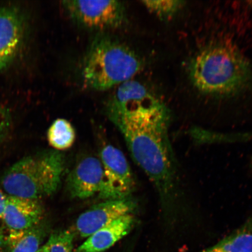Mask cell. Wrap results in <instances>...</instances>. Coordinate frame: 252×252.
Returning <instances> with one entry per match:
<instances>
[{"label":"cell","mask_w":252,"mask_h":252,"mask_svg":"<svg viewBox=\"0 0 252 252\" xmlns=\"http://www.w3.org/2000/svg\"><path fill=\"white\" fill-rule=\"evenodd\" d=\"M47 140L57 151L70 149L75 140V131L71 123L64 119H58L53 122L47 131Z\"/></svg>","instance_id":"4fadbf2b"},{"label":"cell","mask_w":252,"mask_h":252,"mask_svg":"<svg viewBox=\"0 0 252 252\" xmlns=\"http://www.w3.org/2000/svg\"><path fill=\"white\" fill-rule=\"evenodd\" d=\"M64 166V157L56 150L24 157L6 170L0 187L7 196L40 200L58 190Z\"/></svg>","instance_id":"277c9868"},{"label":"cell","mask_w":252,"mask_h":252,"mask_svg":"<svg viewBox=\"0 0 252 252\" xmlns=\"http://www.w3.org/2000/svg\"><path fill=\"white\" fill-rule=\"evenodd\" d=\"M37 252H44L42 247L40 248V250Z\"/></svg>","instance_id":"ac0fdd59"},{"label":"cell","mask_w":252,"mask_h":252,"mask_svg":"<svg viewBox=\"0 0 252 252\" xmlns=\"http://www.w3.org/2000/svg\"><path fill=\"white\" fill-rule=\"evenodd\" d=\"M103 169L99 158L87 157L80 160L68 176L67 187L72 197L86 199L100 193Z\"/></svg>","instance_id":"ba28073f"},{"label":"cell","mask_w":252,"mask_h":252,"mask_svg":"<svg viewBox=\"0 0 252 252\" xmlns=\"http://www.w3.org/2000/svg\"><path fill=\"white\" fill-rule=\"evenodd\" d=\"M7 197V195L0 187V245H1L3 239L7 233L4 223V209Z\"/></svg>","instance_id":"e0dca14e"},{"label":"cell","mask_w":252,"mask_h":252,"mask_svg":"<svg viewBox=\"0 0 252 252\" xmlns=\"http://www.w3.org/2000/svg\"><path fill=\"white\" fill-rule=\"evenodd\" d=\"M11 124V118L8 110L0 106V144L8 133Z\"/></svg>","instance_id":"2e32d148"},{"label":"cell","mask_w":252,"mask_h":252,"mask_svg":"<svg viewBox=\"0 0 252 252\" xmlns=\"http://www.w3.org/2000/svg\"><path fill=\"white\" fill-rule=\"evenodd\" d=\"M44 214L39 200L7 196L4 213L5 229L7 232L30 229L43 221Z\"/></svg>","instance_id":"9c48e42d"},{"label":"cell","mask_w":252,"mask_h":252,"mask_svg":"<svg viewBox=\"0 0 252 252\" xmlns=\"http://www.w3.org/2000/svg\"><path fill=\"white\" fill-rule=\"evenodd\" d=\"M135 206L134 201L128 197L94 205L78 217L75 231L81 237L87 238L115 220L131 214Z\"/></svg>","instance_id":"52a82bcc"},{"label":"cell","mask_w":252,"mask_h":252,"mask_svg":"<svg viewBox=\"0 0 252 252\" xmlns=\"http://www.w3.org/2000/svg\"><path fill=\"white\" fill-rule=\"evenodd\" d=\"M106 113L158 193L166 194L177 188L182 174L169 138L168 109L157 100L134 108H106Z\"/></svg>","instance_id":"6da1fadb"},{"label":"cell","mask_w":252,"mask_h":252,"mask_svg":"<svg viewBox=\"0 0 252 252\" xmlns=\"http://www.w3.org/2000/svg\"><path fill=\"white\" fill-rule=\"evenodd\" d=\"M103 169L102 199L116 200L127 198L134 188L133 174L122 151L112 145L104 147L100 154Z\"/></svg>","instance_id":"8992f818"},{"label":"cell","mask_w":252,"mask_h":252,"mask_svg":"<svg viewBox=\"0 0 252 252\" xmlns=\"http://www.w3.org/2000/svg\"><path fill=\"white\" fill-rule=\"evenodd\" d=\"M48 232V225L43 220L24 231L7 232L1 246H4L7 252H37Z\"/></svg>","instance_id":"7c38bea8"},{"label":"cell","mask_w":252,"mask_h":252,"mask_svg":"<svg viewBox=\"0 0 252 252\" xmlns=\"http://www.w3.org/2000/svg\"><path fill=\"white\" fill-rule=\"evenodd\" d=\"M134 223L133 214L122 216L94 232L74 252H105L128 235Z\"/></svg>","instance_id":"8fae6325"},{"label":"cell","mask_w":252,"mask_h":252,"mask_svg":"<svg viewBox=\"0 0 252 252\" xmlns=\"http://www.w3.org/2000/svg\"><path fill=\"white\" fill-rule=\"evenodd\" d=\"M188 71L196 89L210 95H234L252 84L250 63L227 43H213L204 47L192 58Z\"/></svg>","instance_id":"7a4b0ae2"},{"label":"cell","mask_w":252,"mask_h":252,"mask_svg":"<svg viewBox=\"0 0 252 252\" xmlns=\"http://www.w3.org/2000/svg\"><path fill=\"white\" fill-rule=\"evenodd\" d=\"M149 11L161 18H168L176 13L182 6L184 1L166 0V1H141Z\"/></svg>","instance_id":"9a60e30c"},{"label":"cell","mask_w":252,"mask_h":252,"mask_svg":"<svg viewBox=\"0 0 252 252\" xmlns=\"http://www.w3.org/2000/svg\"><path fill=\"white\" fill-rule=\"evenodd\" d=\"M62 5L75 24L89 30L116 29L126 21V8L121 1L65 0Z\"/></svg>","instance_id":"5b68a950"},{"label":"cell","mask_w":252,"mask_h":252,"mask_svg":"<svg viewBox=\"0 0 252 252\" xmlns=\"http://www.w3.org/2000/svg\"><path fill=\"white\" fill-rule=\"evenodd\" d=\"M141 67V59L133 49L110 34L100 33L85 55L81 75L90 89L105 91L131 80Z\"/></svg>","instance_id":"3957f363"},{"label":"cell","mask_w":252,"mask_h":252,"mask_svg":"<svg viewBox=\"0 0 252 252\" xmlns=\"http://www.w3.org/2000/svg\"><path fill=\"white\" fill-rule=\"evenodd\" d=\"M74 239L70 230H59L49 236L42 248L44 252H74Z\"/></svg>","instance_id":"5bb4252c"},{"label":"cell","mask_w":252,"mask_h":252,"mask_svg":"<svg viewBox=\"0 0 252 252\" xmlns=\"http://www.w3.org/2000/svg\"><path fill=\"white\" fill-rule=\"evenodd\" d=\"M23 34V20L20 12L12 7L0 8V70L14 58Z\"/></svg>","instance_id":"30bf717a"}]
</instances>
